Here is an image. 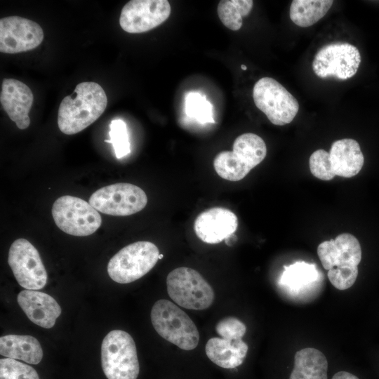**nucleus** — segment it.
Wrapping results in <instances>:
<instances>
[{
    "mask_svg": "<svg viewBox=\"0 0 379 379\" xmlns=\"http://www.w3.org/2000/svg\"><path fill=\"white\" fill-rule=\"evenodd\" d=\"M185 112L188 118L198 123H215L212 104L199 92H190L186 95Z\"/></svg>",
    "mask_w": 379,
    "mask_h": 379,
    "instance_id": "nucleus-25",
    "label": "nucleus"
},
{
    "mask_svg": "<svg viewBox=\"0 0 379 379\" xmlns=\"http://www.w3.org/2000/svg\"><path fill=\"white\" fill-rule=\"evenodd\" d=\"M166 286L170 298L186 309L203 310L213 303L215 294L211 286L194 269L180 267L167 276Z\"/></svg>",
    "mask_w": 379,
    "mask_h": 379,
    "instance_id": "nucleus-7",
    "label": "nucleus"
},
{
    "mask_svg": "<svg viewBox=\"0 0 379 379\" xmlns=\"http://www.w3.org/2000/svg\"><path fill=\"white\" fill-rule=\"evenodd\" d=\"M216 333L227 340L241 339L246 331V325L237 318L227 317L222 319L215 326Z\"/></svg>",
    "mask_w": 379,
    "mask_h": 379,
    "instance_id": "nucleus-29",
    "label": "nucleus"
},
{
    "mask_svg": "<svg viewBox=\"0 0 379 379\" xmlns=\"http://www.w3.org/2000/svg\"><path fill=\"white\" fill-rule=\"evenodd\" d=\"M109 135L110 139L105 142L112 145L117 159H121L131 152L127 126L123 120L114 119L111 121Z\"/></svg>",
    "mask_w": 379,
    "mask_h": 379,
    "instance_id": "nucleus-26",
    "label": "nucleus"
},
{
    "mask_svg": "<svg viewBox=\"0 0 379 379\" xmlns=\"http://www.w3.org/2000/svg\"><path fill=\"white\" fill-rule=\"evenodd\" d=\"M18 302L31 321L45 328L53 327L61 314V308L53 297L36 290L20 292Z\"/></svg>",
    "mask_w": 379,
    "mask_h": 379,
    "instance_id": "nucleus-17",
    "label": "nucleus"
},
{
    "mask_svg": "<svg viewBox=\"0 0 379 379\" xmlns=\"http://www.w3.org/2000/svg\"><path fill=\"white\" fill-rule=\"evenodd\" d=\"M0 354L7 358L37 364L43 357L39 342L31 335H6L0 338Z\"/></svg>",
    "mask_w": 379,
    "mask_h": 379,
    "instance_id": "nucleus-21",
    "label": "nucleus"
},
{
    "mask_svg": "<svg viewBox=\"0 0 379 379\" xmlns=\"http://www.w3.org/2000/svg\"><path fill=\"white\" fill-rule=\"evenodd\" d=\"M332 379H359L356 375L347 372V371H339L334 374Z\"/></svg>",
    "mask_w": 379,
    "mask_h": 379,
    "instance_id": "nucleus-30",
    "label": "nucleus"
},
{
    "mask_svg": "<svg viewBox=\"0 0 379 379\" xmlns=\"http://www.w3.org/2000/svg\"><path fill=\"white\" fill-rule=\"evenodd\" d=\"M101 362L107 379H137L140 366L131 335L122 330L109 332L102 343Z\"/></svg>",
    "mask_w": 379,
    "mask_h": 379,
    "instance_id": "nucleus-5",
    "label": "nucleus"
},
{
    "mask_svg": "<svg viewBox=\"0 0 379 379\" xmlns=\"http://www.w3.org/2000/svg\"><path fill=\"white\" fill-rule=\"evenodd\" d=\"M253 98L255 106L277 126L291 123L299 109L296 98L271 77H262L255 84Z\"/></svg>",
    "mask_w": 379,
    "mask_h": 379,
    "instance_id": "nucleus-9",
    "label": "nucleus"
},
{
    "mask_svg": "<svg viewBox=\"0 0 379 379\" xmlns=\"http://www.w3.org/2000/svg\"><path fill=\"white\" fill-rule=\"evenodd\" d=\"M329 155L334 174L343 178H352L358 174L364 162L359 144L351 138L335 141Z\"/></svg>",
    "mask_w": 379,
    "mask_h": 379,
    "instance_id": "nucleus-19",
    "label": "nucleus"
},
{
    "mask_svg": "<svg viewBox=\"0 0 379 379\" xmlns=\"http://www.w3.org/2000/svg\"><path fill=\"white\" fill-rule=\"evenodd\" d=\"M317 254L334 287L343 291L354 284L361 260V246L354 236L343 233L324 241L318 246Z\"/></svg>",
    "mask_w": 379,
    "mask_h": 379,
    "instance_id": "nucleus-2",
    "label": "nucleus"
},
{
    "mask_svg": "<svg viewBox=\"0 0 379 379\" xmlns=\"http://www.w3.org/2000/svg\"><path fill=\"white\" fill-rule=\"evenodd\" d=\"M44 39V32L36 22L20 16L0 20V51L18 53L32 50Z\"/></svg>",
    "mask_w": 379,
    "mask_h": 379,
    "instance_id": "nucleus-14",
    "label": "nucleus"
},
{
    "mask_svg": "<svg viewBox=\"0 0 379 379\" xmlns=\"http://www.w3.org/2000/svg\"><path fill=\"white\" fill-rule=\"evenodd\" d=\"M162 258H163V255L162 254L159 255V259H161Z\"/></svg>",
    "mask_w": 379,
    "mask_h": 379,
    "instance_id": "nucleus-32",
    "label": "nucleus"
},
{
    "mask_svg": "<svg viewBox=\"0 0 379 379\" xmlns=\"http://www.w3.org/2000/svg\"><path fill=\"white\" fill-rule=\"evenodd\" d=\"M166 0H131L123 7L119 24L128 33H142L163 23L170 15Z\"/></svg>",
    "mask_w": 379,
    "mask_h": 379,
    "instance_id": "nucleus-13",
    "label": "nucleus"
},
{
    "mask_svg": "<svg viewBox=\"0 0 379 379\" xmlns=\"http://www.w3.org/2000/svg\"><path fill=\"white\" fill-rule=\"evenodd\" d=\"M52 215L60 230L74 236L91 235L102 223L100 213L89 203L70 195L62 196L55 200Z\"/></svg>",
    "mask_w": 379,
    "mask_h": 379,
    "instance_id": "nucleus-8",
    "label": "nucleus"
},
{
    "mask_svg": "<svg viewBox=\"0 0 379 379\" xmlns=\"http://www.w3.org/2000/svg\"><path fill=\"white\" fill-rule=\"evenodd\" d=\"M247 344L242 340L211 338L206 343L205 351L208 359L217 366L224 368H234L244 361Z\"/></svg>",
    "mask_w": 379,
    "mask_h": 379,
    "instance_id": "nucleus-20",
    "label": "nucleus"
},
{
    "mask_svg": "<svg viewBox=\"0 0 379 379\" xmlns=\"http://www.w3.org/2000/svg\"><path fill=\"white\" fill-rule=\"evenodd\" d=\"M107 98L97 83H79L72 95L65 97L58 113V125L66 135L76 134L95 122L104 112Z\"/></svg>",
    "mask_w": 379,
    "mask_h": 379,
    "instance_id": "nucleus-1",
    "label": "nucleus"
},
{
    "mask_svg": "<svg viewBox=\"0 0 379 379\" xmlns=\"http://www.w3.org/2000/svg\"><path fill=\"white\" fill-rule=\"evenodd\" d=\"M238 227L237 215L230 210L214 207L201 212L196 218L194 230L204 242L218 244L232 236Z\"/></svg>",
    "mask_w": 379,
    "mask_h": 379,
    "instance_id": "nucleus-15",
    "label": "nucleus"
},
{
    "mask_svg": "<svg viewBox=\"0 0 379 379\" xmlns=\"http://www.w3.org/2000/svg\"><path fill=\"white\" fill-rule=\"evenodd\" d=\"M33 100L32 92L25 84L14 79H3L1 104L9 118L20 129H25L30 124L29 112Z\"/></svg>",
    "mask_w": 379,
    "mask_h": 379,
    "instance_id": "nucleus-16",
    "label": "nucleus"
},
{
    "mask_svg": "<svg viewBox=\"0 0 379 379\" xmlns=\"http://www.w3.org/2000/svg\"><path fill=\"white\" fill-rule=\"evenodd\" d=\"M319 272L314 264L297 261L284 266L279 285L289 295L302 298L312 293L319 286Z\"/></svg>",
    "mask_w": 379,
    "mask_h": 379,
    "instance_id": "nucleus-18",
    "label": "nucleus"
},
{
    "mask_svg": "<svg viewBox=\"0 0 379 379\" xmlns=\"http://www.w3.org/2000/svg\"><path fill=\"white\" fill-rule=\"evenodd\" d=\"M267 154V147L262 138L253 133L238 136L232 151H222L213 160L217 174L230 181H239L254 167L261 163Z\"/></svg>",
    "mask_w": 379,
    "mask_h": 379,
    "instance_id": "nucleus-3",
    "label": "nucleus"
},
{
    "mask_svg": "<svg viewBox=\"0 0 379 379\" xmlns=\"http://www.w3.org/2000/svg\"><path fill=\"white\" fill-rule=\"evenodd\" d=\"M241 68L243 69V70H246L247 69V67L244 65H241Z\"/></svg>",
    "mask_w": 379,
    "mask_h": 379,
    "instance_id": "nucleus-31",
    "label": "nucleus"
},
{
    "mask_svg": "<svg viewBox=\"0 0 379 379\" xmlns=\"http://www.w3.org/2000/svg\"><path fill=\"white\" fill-rule=\"evenodd\" d=\"M157 246L147 241L131 244L117 252L109 261L107 272L119 284H128L149 272L159 260Z\"/></svg>",
    "mask_w": 379,
    "mask_h": 379,
    "instance_id": "nucleus-6",
    "label": "nucleus"
},
{
    "mask_svg": "<svg viewBox=\"0 0 379 379\" xmlns=\"http://www.w3.org/2000/svg\"><path fill=\"white\" fill-rule=\"evenodd\" d=\"M8 262L18 284L27 290H39L47 282V272L36 248L27 239L11 244Z\"/></svg>",
    "mask_w": 379,
    "mask_h": 379,
    "instance_id": "nucleus-12",
    "label": "nucleus"
},
{
    "mask_svg": "<svg viewBox=\"0 0 379 379\" xmlns=\"http://www.w3.org/2000/svg\"><path fill=\"white\" fill-rule=\"evenodd\" d=\"M152 326L166 340L184 350L197 347L199 331L191 318L173 302L161 299L154 302L150 313Z\"/></svg>",
    "mask_w": 379,
    "mask_h": 379,
    "instance_id": "nucleus-4",
    "label": "nucleus"
},
{
    "mask_svg": "<svg viewBox=\"0 0 379 379\" xmlns=\"http://www.w3.org/2000/svg\"><path fill=\"white\" fill-rule=\"evenodd\" d=\"M253 5L252 0H221L218 5V15L226 27L237 31L242 26V18L249 14Z\"/></svg>",
    "mask_w": 379,
    "mask_h": 379,
    "instance_id": "nucleus-24",
    "label": "nucleus"
},
{
    "mask_svg": "<svg viewBox=\"0 0 379 379\" xmlns=\"http://www.w3.org/2000/svg\"><path fill=\"white\" fill-rule=\"evenodd\" d=\"M0 379H39V377L31 366L6 358L0 360Z\"/></svg>",
    "mask_w": 379,
    "mask_h": 379,
    "instance_id": "nucleus-27",
    "label": "nucleus"
},
{
    "mask_svg": "<svg viewBox=\"0 0 379 379\" xmlns=\"http://www.w3.org/2000/svg\"><path fill=\"white\" fill-rule=\"evenodd\" d=\"M88 203L98 212L114 216H126L142 210L147 203L145 192L140 187L126 182L109 185L98 189Z\"/></svg>",
    "mask_w": 379,
    "mask_h": 379,
    "instance_id": "nucleus-10",
    "label": "nucleus"
},
{
    "mask_svg": "<svg viewBox=\"0 0 379 379\" xmlns=\"http://www.w3.org/2000/svg\"><path fill=\"white\" fill-rule=\"evenodd\" d=\"M360 63L361 55L356 46L347 42H334L317 51L312 69L319 78L346 80L356 74Z\"/></svg>",
    "mask_w": 379,
    "mask_h": 379,
    "instance_id": "nucleus-11",
    "label": "nucleus"
},
{
    "mask_svg": "<svg viewBox=\"0 0 379 379\" xmlns=\"http://www.w3.org/2000/svg\"><path fill=\"white\" fill-rule=\"evenodd\" d=\"M328 361L319 350L306 347L298 351L289 379H328Z\"/></svg>",
    "mask_w": 379,
    "mask_h": 379,
    "instance_id": "nucleus-22",
    "label": "nucleus"
},
{
    "mask_svg": "<svg viewBox=\"0 0 379 379\" xmlns=\"http://www.w3.org/2000/svg\"><path fill=\"white\" fill-rule=\"evenodd\" d=\"M309 166L312 174L318 179L330 180L335 176L332 170L329 152L324 149H317L311 154Z\"/></svg>",
    "mask_w": 379,
    "mask_h": 379,
    "instance_id": "nucleus-28",
    "label": "nucleus"
},
{
    "mask_svg": "<svg viewBox=\"0 0 379 379\" xmlns=\"http://www.w3.org/2000/svg\"><path fill=\"white\" fill-rule=\"evenodd\" d=\"M333 3L332 0H293L290 6V18L299 27L312 26L327 13Z\"/></svg>",
    "mask_w": 379,
    "mask_h": 379,
    "instance_id": "nucleus-23",
    "label": "nucleus"
}]
</instances>
